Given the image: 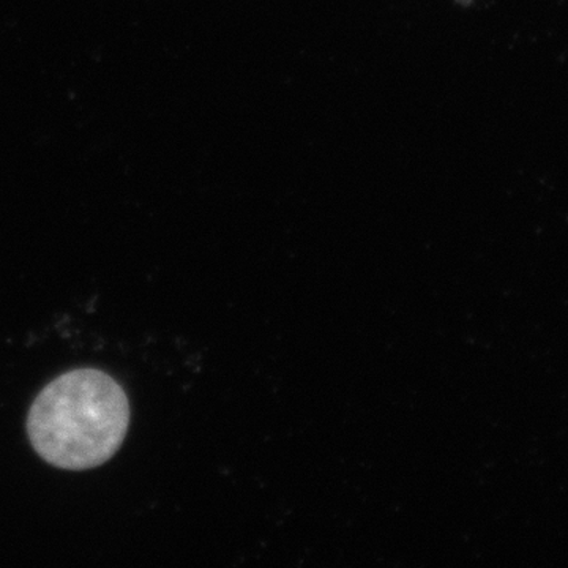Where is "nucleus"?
<instances>
[{"label": "nucleus", "instance_id": "nucleus-1", "mask_svg": "<svg viewBox=\"0 0 568 568\" xmlns=\"http://www.w3.org/2000/svg\"><path fill=\"white\" fill-rule=\"evenodd\" d=\"M129 424L123 388L99 369H77L37 396L28 433L44 462L61 469L85 470L118 454Z\"/></svg>", "mask_w": 568, "mask_h": 568}]
</instances>
